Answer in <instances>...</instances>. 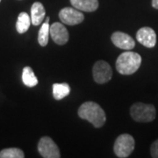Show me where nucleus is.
Returning <instances> with one entry per match:
<instances>
[{"mask_svg": "<svg viewBox=\"0 0 158 158\" xmlns=\"http://www.w3.org/2000/svg\"><path fill=\"white\" fill-rule=\"evenodd\" d=\"M92 74H93V78L96 83L105 84L107 83L112 78L113 71L108 62L105 61H98L93 66Z\"/></svg>", "mask_w": 158, "mask_h": 158, "instance_id": "423d86ee", "label": "nucleus"}, {"mask_svg": "<svg viewBox=\"0 0 158 158\" xmlns=\"http://www.w3.org/2000/svg\"><path fill=\"white\" fill-rule=\"evenodd\" d=\"M31 17L27 12H20L18 17L17 23H16V29L19 34H25L27 32L31 25Z\"/></svg>", "mask_w": 158, "mask_h": 158, "instance_id": "ddd939ff", "label": "nucleus"}, {"mask_svg": "<svg viewBox=\"0 0 158 158\" xmlns=\"http://www.w3.org/2000/svg\"><path fill=\"white\" fill-rule=\"evenodd\" d=\"M135 139L128 134L120 135L114 142L113 151L119 158L128 157L135 149Z\"/></svg>", "mask_w": 158, "mask_h": 158, "instance_id": "20e7f679", "label": "nucleus"}, {"mask_svg": "<svg viewBox=\"0 0 158 158\" xmlns=\"http://www.w3.org/2000/svg\"><path fill=\"white\" fill-rule=\"evenodd\" d=\"M150 153L152 157L158 158V139L152 143L150 148Z\"/></svg>", "mask_w": 158, "mask_h": 158, "instance_id": "a211bd4d", "label": "nucleus"}, {"mask_svg": "<svg viewBox=\"0 0 158 158\" xmlns=\"http://www.w3.org/2000/svg\"><path fill=\"white\" fill-rule=\"evenodd\" d=\"M136 39L146 48H152L156 44V34L151 27H141L136 34Z\"/></svg>", "mask_w": 158, "mask_h": 158, "instance_id": "6e6552de", "label": "nucleus"}, {"mask_svg": "<svg viewBox=\"0 0 158 158\" xmlns=\"http://www.w3.org/2000/svg\"><path fill=\"white\" fill-rule=\"evenodd\" d=\"M25 154L18 148H10L0 151V158H24Z\"/></svg>", "mask_w": 158, "mask_h": 158, "instance_id": "f3484780", "label": "nucleus"}, {"mask_svg": "<svg viewBox=\"0 0 158 158\" xmlns=\"http://www.w3.org/2000/svg\"><path fill=\"white\" fill-rule=\"evenodd\" d=\"M38 151L44 158H59L61 154L56 142L48 136H44L38 143Z\"/></svg>", "mask_w": 158, "mask_h": 158, "instance_id": "39448f33", "label": "nucleus"}, {"mask_svg": "<svg viewBox=\"0 0 158 158\" xmlns=\"http://www.w3.org/2000/svg\"><path fill=\"white\" fill-rule=\"evenodd\" d=\"M50 36L58 45H64L69 40V32L62 23L56 22L50 27Z\"/></svg>", "mask_w": 158, "mask_h": 158, "instance_id": "1a4fd4ad", "label": "nucleus"}, {"mask_svg": "<svg viewBox=\"0 0 158 158\" xmlns=\"http://www.w3.org/2000/svg\"><path fill=\"white\" fill-rule=\"evenodd\" d=\"M0 2H1V0H0Z\"/></svg>", "mask_w": 158, "mask_h": 158, "instance_id": "aec40b11", "label": "nucleus"}, {"mask_svg": "<svg viewBox=\"0 0 158 158\" xmlns=\"http://www.w3.org/2000/svg\"><path fill=\"white\" fill-rule=\"evenodd\" d=\"M22 81L24 85L27 87H34L38 85V79L34 75L33 69L30 67H25L23 69Z\"/></svg>", "mask_w": 158, "mask_h": 158, "instance_id": "2eb2a0df", "label": "nucleus"}, {"mask_svg": "<svg viewBox=\"0 0 158 158\" xmlns=\"http://www.w3.org/2000/svg\"><path fill=\"white\" fill-rule=\"evenodd\" d=\"M50 34V26H49V17L46 19V21L42 25L40 29L38 34V41L41 47H45L48 42V36Z\"/></svg>", "mask_w": 158, "mask_h": 158, "instance_id": "4468645a", "label": "nucleus"}, {"mask_svg": "<svg viewBox=\"0 0 158 158\" xmlns=\"http://www.w3.org/2000/svg\"><path fill=\"white\" fill-rule=\"evenodd\" d=\"M46 11L43 5L40 2H35L31 7V21L34 26H39L45 18Z\"/></svg>", "mask_w": 158, "mask_h": 158, "instance_id": "9b49d317", "label": "nucleus"}, {"mask_svg": "<svg viewBox=\"0 0 158 158\" xmlns=\"http://www.w3.org/2000/svg\"><path fill=\"white\" fill-rule=\"evenodd\" d=\"M152 6L156 9H158V0H152Z\"/></svg>", "mask_w": 158, "mask_h": 158, "instance_id": "6ab92c4d", "label": "nucleus"}, {"mask_svg": "<svg viewBox=\"0 0 158 158\" xmlns=\"http://www.w3.org/2000/svg\"><path fill=\"white\" fill-rule=\"evenodd\" d=\"M130 115L137 122H150L156 118V108L149 104L135 103L131 106Z\"/></svg>", "mask_w": 158, "mask_h": 158, "instance_id": "7ed1b4c3", "label": "nucleus"}, {"mask_svg": "<svg viewBox=\"0 0 158 158\" xmlns=\"http://www.w3.org/2000/svg\"><path fill=\"white\" fill-rule=\"evenodd\" d=\"M59 18L63 24L69 26H75L82 23L85 16L81 11L72 7H65L59 12Z\"/></svg>", "mask_w": 158, "mask_h": 158, "instance_id": "0eeeda50", "label": "nucleus"}, {"mask_svg": "<svg viewBox=\"0 0 158 158\" xmlns=\"http://www.w3.org/2000/svg\"><path fill=\"white\" fill-rule=\"evenodd\" d=\"M70 3L76 9L87 12L96 11L98 7V0H70Z\"/></svg>", "mask_w": 158, "mask_h": 158, "instance_id": "f8f14e48", "label": "nucleus"}, {"mask_svg": "<svg viewBox=\"0 0 158 158\" xmlns=\"http://www.w3.org/2000/svg\"><path fill=\"white\" fill-rule=\"evenodd\" d=\"M141 64V57L139 54L132 51H126L117 58L116 69L121 75L135 73Z\"/></svg>", "mask_w": 158, "mask_h": 158, "instance_id": "f03ea898", "label": "nucleus"}, {"mask_svg": "<svg viewBox=\"0 0 158 158\" xmlns=\"http://www.w3.org/2000/svg\"><path fill=\"white\" fill-rule=\"evenodd\" d=\"M78 116L83 119L89 121L95 127H101L106 123V116L105 111L95 102H85L80 106Z\"/></svg>", "mask_w": 158, "mask_h": 158, "instance_id": "f257e3e1", "label": "nucleus"}, {"mask_svg": "<svg viewBox=\"0 0 158 158\" xmlns=\"http://www.w3.org/2000/svg\"><path fill=\"white\" fill-rule=\"evenodd\" d=\"M111 40L113 44L120 49L130 50L133 49L135 46V42L134 39L130 35L122 32L113 33L111 36Z\"/></svg>", "mask_w": 158, "mask_h": 158, "instance_id": "9d476101", "label": "nucleus"}, {"mask_svg": "<svg viewBox=\"0 0 158 158\" xmlns=\"http://www.w3.org/2000/svg\"><path fill=\"white\" fill-rule=\"evenodd\" d=\"M70 92V87L68 84H54L53 85V95L56 100H61L67 97Z\"/></svg>", "mask_w": 158, "mask_h": 158, "instance_id": "dca6fc26", "label": "nucleus"}]
</instances>
